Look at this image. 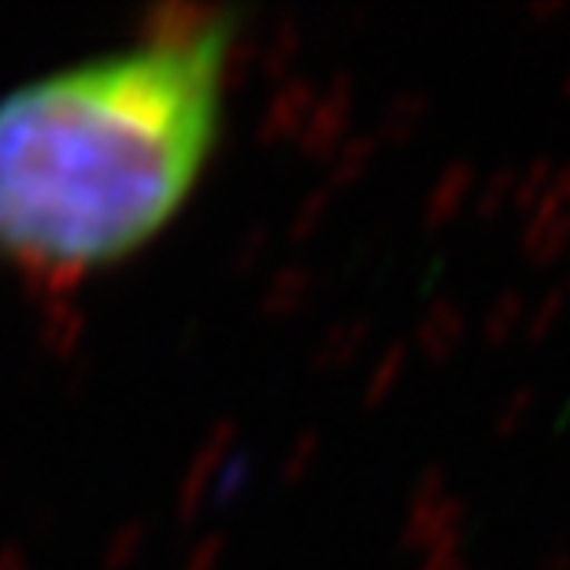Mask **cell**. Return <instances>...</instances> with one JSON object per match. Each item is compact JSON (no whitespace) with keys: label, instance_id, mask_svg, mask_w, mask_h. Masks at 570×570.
<instances>
[{"label":"cell","instance_id":"6da1fadb","mask_svg":"<svg viewBox=\"0 0 570 570\" xmlns=\"http://www.w3.org/2000/svg\"><path fill=\"white\" fill-rule=\"evenodd\" d=\"M242 11L167 8L0 94V267L82 285L159 242L219 156Z\"/></svg>","mask_w":570,"mask_h":570}]
</instances>
